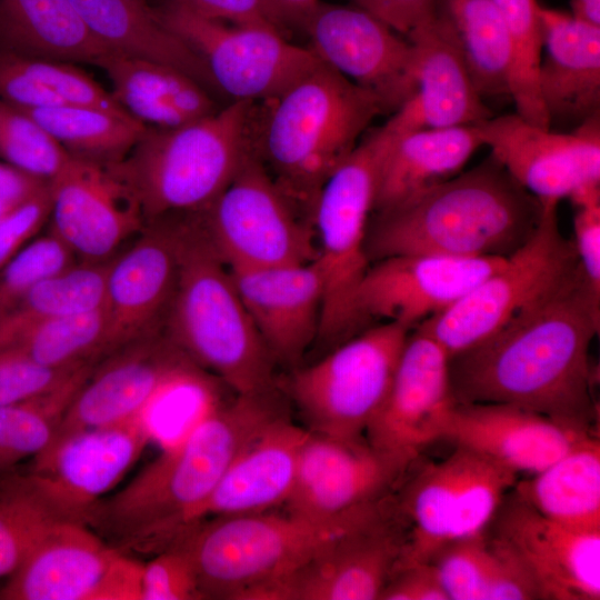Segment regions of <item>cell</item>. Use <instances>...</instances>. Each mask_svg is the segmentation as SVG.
<instances>
[{"instance_id":"f35d334b","label":"cell","mask_w":600,"mask_h":600,"mask_svg":"<svg viewBox=\"0 0 600 600\" xmlns=\"http://www.w3.org/2000/svg\"><path fill=\"white\" fill-rule=\"evenodd\" d=\"M0 347L52 368L96 364L109 354L107 309L29 322L2 339Z\"/></svg>"},{"instance_id":"ee69618b","label":"cell","mask_w":600,"mask_h":600,"mask_svg":"<svg viewBox=\"0 0 600 600\" xmlns=\"http://www.w3.org/2000/svg\"><path fill=\"white\" fill-rule=\"evenodd\" d=\"M70 154L36 120L0 100V159L20 171L50 181Z\"/></svg>"},{"instance_id":"3957f363","label":"cell","mask_w":600,"mask_h":600,"mask_svg":"<svg viewBox=\"0 0 600 600\" xmlns=\"http://www.w3.org/2000/svg\"><path fill=\"white\" fill-rule=\"evenodd\" d=\"M540 201L492 154L412 199L372 212L366 234L370 262L398 254L507 258L534 233Z\"/></svg>"},{"instance_id":"681fc988","label":"cell","mask_w":600,"mask_h":600,"mask_svg":"<svg viewBox=\"0 0 600 600\" xmlns=\"http://www.w3.org/2000/svg\"><path fill=\"white\" fill-rule=\"evenodd\" d=\"M49 184L0 219V269L16 256L49 220Z\"/></svg>"},{"instance_id":"52a82bcc","label":"cell","mask_w":600,"mask_h":600,"mask_svg":"<svg viewBox=\"0 0 600 600\" xmlns=\"http://www.w3.org/2000/svg\"><path fill=\"white\" fill-rule=\"evenodd\" d=\"M388 499L329 520L286 509L212 517L190 527L176 541L193 559L203 599L252 600L323 546L372 517Z\"/></svg>"},{"instance_id":"7c38bea8","label":"cell","mask_w":600,"mask_h":600,"mask_svg":"<svg viewBox=\"0 0 600 600\" xmlns=\"http://www.w3.org/2000/svg\"><path fill=\"white\" fill-rule=\"evenodd\" d=\"M153 10L201 58L216 89L232 101L273 100L322 63L310 47L290 42L276 28L203 18L166 0Z\"/></svg>"},{"instance_id":"4dcf8cb0","label":"cell","mask_w":600,"mask_h":600,"mask_svg":"<svg viewBox=\"0 0 600 600\" xmlns=\"http://www.w3.org/2000/svg\"><path fill=\"white\" fill-rule=\"evenodd\" d=\"M482 146L476 124L423 128L398 137L380 162L372 212L397 207L457 176Z\"/></svg>"},{"instance_id":"ffe728a7","label":"cell","mask_w":600,"mask_h":600,"mask_svg":"<svg viewBox=\"0 0 600 600\" xmlns=\"http://www.w3.org/2000/svg\"><path fill=\"white\" fill-rule=\"evenodd\" d=\"M476 126L483 146L490 147L491 154L542 206L600 188L599 116L572 133L542 129L517 113L491 117Z\"/></svg>"},{"instance_id":"ba28073f","label":"cell","mask_w":600,"mask_h":600,"mask_svg":"<svg viewBox=\"0 0 600 600\" xmlns=\"http://www.w3.org/2000/svg\"><path fill=\"white\" fill-rule=\"evenodd\" d=\"M401 134L389 120L367 133L318 196L312 214L313 262L322 281V304L316 343L328 350L364 329L357 297L371 264L366 252L367 227L380 162Z\"/></svg>"},{"instance_id":"4fadbf2b","label":"cell","mask_w":600,"mask_h":600,"mask_svg":"<svg viewBox=\"0 0 600 600\" xmlns=\"http://www.w3.org/2000/svg\"><path fill=\"white\" fill-rule=\"evenodd\" d=\"M200 213L228 267L303 264L317 257L312 222L278 188L257 152Z\"/></svg>"},{"instance_id":"d6a6232c","label":"cell","mask_w":600,"mask_h":600,"mask_svg":"<svg viewBox=\"0 0 600 600\" xmlns=\"http://www.w3.org/2000/svg\"><path fill=\"white\" fill-rule=\"evenodd\" d=\"M90 32L109 50L174 67L217 90L201 60L168 30L148 0H70Z\"/></svg>"},{"instance_id":"6f0895ef","label":"cell","mask_w":600,"mask_h":600,"mask_svg":"<svg viewBox=\"0 0 600 600\" xmlns=\"http://www.w3.org/2000/svg\"><path fill=\"white\" fill-rule=\"evenodd\" d=\"M319 0H268L270 10L279 27L301 24L308 11Z\"/></svg>"},{"instance_id":"30bf717a","label":"cell","mask_w":600,"mask_h":600,"mask_svg":"<svg viewBox=\"0 0 600 600\" xmlns=\"http://www.w3.org/2000/svg\"><path fill=\"white\" fill-rule=\"evenodd\" d=\"M517 476L459 444L419 468L394 498L408 539L400 567L428 562L446 544L484 532Z\"/></svg>"},{"instance_id":"11a10c76","label":"cell","mask_w":600,"mask_h":600,"mask_svg":"<svg viewBox=\"0 0 600 600\" xmlns=\"http://www.w3.org/2000/svg\"><path fill=\"white\" fill-rule=\"evenodd\" d=\"M398 33L407 37L414 28L432 18L438 0H351Z\"/></svg>"},{"instance_id":"9f6ffc18","label":"cell","mask_w":600,"mask_h":600,"mask_svg":"<svg viewBox=\"0 0 600 600\" xmlns=\"http://www.w3.org/2000/svg\"><path fill=\"white\" fill-rule=\"evenodd\" d=\"M49 184L0 161V200L19 204Z\"/></svg>"},{"instance_id":"7bdbcfd3","label":"cell","mask_w":600,"mask_h":600,"mask_svg":"<svg viewBox=\"0 0 600 600\" xmlns=\"http://www.w3.org/2000/svg\"><path fill=\"white\" fill-rule=\"evenodd\" d=\"M60 521L26 473H0V577L10 576Z\"/></svg>"},{"instance_id":"2e32d148","label":"cell","mask_w":600,"mask_h":600,"mask_svg":"<svg viewBox=\"0 0 600 600\" xmlns=\"http://www.w3.org/2000/svg\"><path fill=\"white\" fill-rule=\"evenodd\" d=\"M300 27L320 60L373 94L394 113L417 90L410 40L357 6L318 1Z\"/></svg>"},{"instance_id":"ac0fdd59","label":"cell","mask_w":600,"mask_h":600,"mask_svg":"<svg viewBox=\"0 0 600 600\" xmlns=\"http://www.w3.org/2000/svg\"><path fill=\"white\" fill-rule=\"evenodd\" d=\"M50 231L79 261L106 262L146 226L140 202L117 163L70 157L49 181Z\"/></svg>"},{"instance_id":"d6986e66","label":"cell","mask_w":600,"mask_h":600,"mask_svg":"<svg viewBox=\"0 0 600 600\" xmlns=\"http://www.w3.org/2000/svg\"><path fill=\"white\" fill-rule=\"evenodd\" d=\"M453 403L448 353L436 340L412 329L366 439L409 471L428 446L443 439Z\"/></svg>"},{"instance_id":"9c48e42d","label":"cell","mask_w":600,"mask_h":600,"mask_svg":"<svg viewBox=\"0 0 600 600\" xmlns=\"http://www.w3.org/2000/svg\"><path fill=\"white\" fill-rule=\"evenodd\" d=\"M410 331L396 322L371 324L316 362L296 367L287 391L306 429L341 439L366 438Z\"/></svg>"},{"instance_id":"f6af8a7d","label":"cell","mask_w":600,"mask_h":600,"mask_svg":"<svg viewBox=\"0 0 600 600\" xmlns=\"http://www.w3.org/2000/svg\"><path fill=\"white\" fill-rule=\"evenodd\" d=\"M74 262L72 251L52 231L29 241L0 269V317L39 282Z\"/></svg>"},{"instance_id":"74e56055","label":"cell","mask_w":600,"mask_h":600,"mask_svg":"<svg viewBox=\"0 0 600 600\" xmlns=\"http://www.w3.org/2000/svg\"><path fill=\"white\" fill-rule=\"evenodd\" d=\"M18 109L36 120L71 157L100 163L122 161L147 128L132 116L93 107L60 104Z\"/></svg>"},{"instance_id":"e0dca14e","label":"cell","mask_w":600,"mask_h":600,"mask_svg":"<svg viewBox=\"0 0 600 600\" xmlns=\"http://www.w3.org/2000/svg\"><path fill=\"white\" fill-rule=\"evenodd\" d=\"M152 440L143 412L126 421L71 433L32 458L26 473L62 520L82 523Z\"/></svg>"},{"instance_id":"836d02e7","label":"cell","mask_w":600,"mask_h":600,"mask_svg":"<svg viewBox=\"0 0 600 600\" xmlns=\"http://www.w3.org/2000/svg\"><path fill=\"white\" fill-rule=\"evenodd\" d=\"M0 51L94 64L110 50L90 32L70 0H0Z\"/></svg>"},{"instance_id":"f5cc1de1","label":"cell","mask_w":600,"mask_h":600,"mask_svg":"<svg viewBox=\"0 0 600 600\" xmlns=\"http://www.w3.org/2000/svg\"><path fill=\"white\" fill-rule=\"evenodd\" d=\"M379 600H449L431 562L400 567L383 589Z\"/></svg>"},{"instance_id":"7dc6e473","label":"cell","mask_w":600,"mask_h":600,"mask_svg":"<svg viewBox=\"0 0 600 600\" xmlns=\"http://www.w3.org/2000/svg\"><path fill=\"white\" fill-rule=\"evenodd\" d=\"M19 58L23 68L66 104L93 107L120 116H131L112 93L70 62Z\"/></svg>"},{"instance_id":"7402d4cb","label":"cell","mask_w":600,"mask_h":600,"mask_svg":"<svg viewBox=\"0 0 600 600\" xmlns=\"http://www.w3.org/2000/svg\"><path fill=\"white\" fill-rule=\"evenodd\" d=\"M487 530L516 552L543 600L600 599V530L556 522L524 502L513 489Z\"/></svg>"},{"instance_id":"c3c4849f","label":"cell","mask_w":600,"mask_h":600,"mask_svg":"<svg viewBox=\"0 0 600 600\" xmlns=\"http://www.w3.org/2000/svg\"><path fill=\"white\" fill-rule=\"evenodd\" d=\"M82 367H47L13 348L0 347V406L46 393Z\"/></svg>"},{"instance_id":"277c9868","label":"cell","mask_w":600,"mask_h":600,"mask_svg":"<svg viewBox=\"0 0 600 600\" xmlns=\"http://www.w3.org/2000/svg\"><path fill=\"white\" fill-rule=\"evenodd\" d=\"M163 218L171 226L178 253L177 284L164 332L233 393L276 390V361L210 240L200 211Z\"/></svg>"},{"instance_id":"bcb514c9","label":"cell","mask_w":600,"mask_h":600,"mask_svg":"<svg viewBox=\"0 0 600 600\" xmlns=\"http://www.w3.org/2000/svg\"><path fill=\"white\" fill-rule=\"evenodd\" d=\"M203 599L193 559L179 541L162 549L143 564L140 600Z\"/></svg>"},{"instance_id":"8d00e7d4","label":"cell","mask_w":600,"mask_h":600,"mask_svg":"<svg viewBox=\"0 0 600 600\" xmlns=\"http://www.w3.org/2000/svg\"><path fill=\"white\" fill-rule=\"evenodd\" d=\"M437 14L450 29L479 94H509L511 43L492 0H438Z\"/></svg>"},{"instance_id":"8992f818","label":"cell","mask_w":600,"mask_h":600,"mask_svg":"<svg viewBox=\"0 0 600 600\" xmlns=\"http://www.w3.org/2000/svg\"><path fill=\"white\" fill-rule=\"evenodd\" d=\"M259 118L260 102L239 100L182 126H147L118 162L146 223L208 208L257 152Z\"/></svg>"},{"instance_id":"d590c367","label":"cell","mask_w":600,"mask_h":600,"mask_svg":"<svg viewBox=\"0 0 600 600\" xmlns=\"http://www.w3.org/2000/svg\"><path fill=\"white\" fill-rule=\"evenodd\" d=\"M429 562L449 600H524L532 591L518 556L488 530L446 544Z\"/></svg>"},{"instance_id":"f546056e","label":"cell","mask_w":600,"mask_h":600,"mask_svg":"<svg viewBox=\"0 0 600 600\" xmlns=\"http://www.w3.org/2000/svg\"><path fill=\"white\" fill-rule=\"evenodd\" d=\"M407 38L416 53L417 90L412 98L423 128L474 126L491 118L450 29L437 12Z\"/></svg>"},{"instance_id":"e575fe53","label":"cell","mask_w":600,"mask_h":600,"mask_svg":"<svg viewBox=\"0 0 600 600\" xmlns=\"http://www.w3.org/2000/svg\"><path fill=\"white\" fill-rule=\"evenodd\" d=\"M513 491L556 522L580 530H600L599 434L582 438L531 479L517 481Z\"/></svg>"},{"instance_id":"f907efd6","label":"cell","mask_w":600,"mask_h":600,"mask_svg":"<svg viewBox=\"0 0 600 600\" xmlns=\"http://www.w3.org/2000/svg\"><path fill=\"white\" fill-rule=\"evenodd\" d=\"M0 100L17 108L66 104L23 68L19 56L4 51H0Z\"/></svg>"},{"instance_id":"7a4b0ae2","label":"cell","mask_w":600,"mask_h":600,"mask_svg":"<svg viewBox=\"0 0 600 600\" xmlns=\"http://www.w3.org/2000/svg\"><path fill=\"white\" fill-rule=\"evenodd\" d=\"M286 413L278 390L234 394L164 447L124 488L102 498L86 526L123 552L161 551L199 521L202 507L248 441Z\"/></svg>"},{"instance_id":"db71d44e","label":"cell","mask_w":600,"mask_h":600,"mask_svg":"<svg viewBox=\"0 0 600 600\" xmlns=\"http://www.w3.org/2000/svg\"><path fill=\"white\" fill-rule=\"evenodd\" d=\"M574 248L589 286L600 296V203L576 208Z\"/></svg>"},{"instance_id":"5bb4252c","label":"cell","mask_w":600,"mask_h":600,"mask_svg":"<svg viewBox=\"0 0 600 600\" xmlns=\"http://www.w3.org/2000/svg\"><path fill=\"white\" fill-rule=\"evenodd\" d=\"M143 564L89 527L60 521L0 589L1 600H140Z\"/></svg>"},{"instance_id":"b9f144b4","label":"cell","mask_w":600,"mask_h":600,"mask_svg":"<svg viewBox=\"0 0 600 600\" xmlns=\"http://www.w3.org/2000/svg\"><path fill=\"white\" fill-rule=\"evenodd\" d=\"M506 24L511 43L509 93L516 113L526 121L550 128L538 89V70L543 48L541 6L537 0H492Z\"/></svg>"},{"instance_id":"484cf974","label":"cell","mask_w":600,"mask_h":600,"mask_svg":"<svg viewBox=\"0 0 600 600\" xmlns=\"http://www.w3.org/2000/svg\"><path fill=\"white\" fill-rule=\"evenodd\" d=\"M228 268L273 360L296 367L319 333L322 281L316 263Z\"/></svg>"},{"instance_id":"44dd1931","label":"cell","mask_w":600,"mask_h":600,"mask_svg":"<svg viewBox=\"0 0 600 600\" xmlns=\"http://www.w3.org/2000/svg\"><path fill=\"white\" fill-rule=\"evenodd\" d=\"M506 259L398 254L371 262L357 297L361 323L366 329L383 320L412 330L459 301Z\"/></svg>"},{"instance_id":"816d5d0a","label":"cell","mask_w":600,"mask_h":600,"mask_svg":"<svg viewBox=\"0 0 600 600\" xmlns=\"http://www.w3.org/2000/svg\"><path fill=\"white\" fill-rule=\"evenodd\" d=\"M203 18L237 26H264L284 33L272 16L268 0H166Z\"/></svg>"},{"instance_id":"60d3db41","label":"cell","mask_w":600,"mask_h":600,"mask_svg":"<svg viewBox=\"0 0 600 600\" xmlns=\"http://www.w3.org/2000/svg\"><path fill=\"white\" fill-rule=\"evenodd\" d=\"M94 364L78 369L54 389L37 397L0 406V473L34 458L52 441L73 397Z\"/></svg>"},{"instance_id":"680465c9","label":"cell","mask_w":600,"mask_h":600,"mask_svg":"<svg viewBox=\"0 0 600 600\" xmlns=\"http://www.w3.org/2000/svg\"><path fill=\"white\" fill-rule=\"evenodd\" d=\"M572 16L600 27V0H571Z\"/></svg>"},{"instance_id":"cb8c5ba5","label":"cell","mask_w":600,"mask_h":600,"mask_svg":"<svg viewBox=\"0 0 600 600\" xmlns=\"http://www.w3.org/2000/svg\"><path fill=\"white\" fill-rule=\"evenodd\" d=\"M177 278L178 253L170 223L164 218L147 222L133 242L109 261V354L164 329Z\"/></svg>"},{"instance_id":"1f68e13d","label":"cell","mask_w":600,"mask_h":600,"mask_svg":"<svg viewBox=\"0 0 600 600\" xmlns=\"http://www.w3.org/2000/svg\"><path fill=\"white\" fill-rule=\"evenodd\" d=\"M94 64L111 80L113 98L146 126L178 127L221 109L207 88L174 67L112 50Z\"/></svg>"},{"instance_id":"f1b7e54d","label":"cell","mask_w":600,"mask_h":600,"mask_svg":"<svg viewBox=\"0 0 600 600\" xmlns=\"http://www.w3.org/2000/svg\"><path fill=\"white\" fill-rule=\"evenodd\" d=\"M543 48L538 89L550 121L578 123L599 116L600 27L540 8Z\"/></svg>"},{"instance_id":"5b68a950","label":"cell","mask_w":600,"mask_h":600,"mask_svg":"<svg viewBox=\"0 0 600 600\" xmlns=\"http://www.w3.org/2000/svg\"><path fill=\"white\" fill-rule=\"evenodd\" d=\"M381 113L373 94L322 62L278 98L261 102L257 156L312 222L322 187Z\"/></svg>"},{"instance_id":"91938a15","label":"cell","mask_w":600,"mask_h":600,"mask_svg":"<svg viewBox=\"0 0 600 600\" xmlns=\"http://www.w3.org/2000/svg\"><path fill=\"white\" fill-rule=\"evenodd\" d=\"M18 204L0 200V219L6 216L10 210H12Z\"/></svg>"},{"instance_id":"8fae6325","label":"cell","mask_w":600,"mask_h":600,"mask_svg":"<svg viewBox=\"0 0 600 600\" xmlns=\"http://www.w3.org/2000/svg\"><path fill=\"white\" fill-rule=\"evenodd\" d=\"M542 208L534 233L497 271L414 328L436 340L449 358L493 334L580 264L573 240L560 230L558 204Z\"/></svg>"},{"instance_id":"4316f807","label":"cell","mask_w":600,"mask_h":600,"mask_svg":"<svg viewBox=\"0 0 600 600\" xmlns=\"http://www.w3.org/2000/svg\"><path fill=\"white\" fill-rule=\"evenodd\" d=\"M599 434L520 407L454 402L443 439L513 471L536 474L579 440Z\"/></svg>"},{"instance_id":"83f0119b","label":"cell","mask_w":600,"mask_h":600,"mask_svg":"<svg viewBox=\"0 0 600 600\" xmlns=\"http://www.w3.org/2000/svg\"><path fill=\"white\" fill-rule=\"evenodd\" d=\"M308 436L309 430L294 424L287 413L266 424L234 458L202 507L199 521L283 507Z\"/></svg>"},{"instance_id":"6da1fadb","label":"cell","mask_w":600,"mask_h":600,"mask_svg":"<svg viewBox=\"0 0 600 600\" xmlns=\"http://www.w3.org/2000/svg\"><path fill=\"white\" fill-rule=\"evenodd\" d=\"M600 296L580 264L554 289L493 334L449 358L459 403H503L599 433L590 347Z\"/></svg>"},{"instance_id":"9a60e30c","label":"cell","mask_w":600,"mask_h":600,"mask_svg":"<svg viewBox=\"0 0 600 600\" xmlns=\"http://www.w3.org/2000/svg\"><path fill=\"white\" fill-rule=\"evenodd\" d=\"M390 497L372 517L333 539L253 600H379L407 551Z\"/></svg>"},{"instance_id":"603a6c76","label":"cell","mask_w":600,"mask_h":600,"mask_svg":"<svg viewBox=\"0 0 600 600\" xmlns=\"http://www.w3.org/2000/svg\"><path fill=\"white\" fill-rule=\"evenodd\" d=\"M407 472L366 438L341 439L309 431L283 507L314 520L333 519L391 496Z\"/></svg>"},{"instance_id":"ab89813d","label":"cell","mask_w":600,"mask_h":600,"mask_svg":"<svg viewBox=\"0 0 600 600\" xmlns=\"http://www.w3.org/2000/svg\"><path fill=\"white\" fill-rule=\"evenodd\" d=\"M109 261H80L34 286L0 317V341L37 320L82 314L106 308Z\"/></svg>"},{"instance_id":"d4e9b609","label":"cell","mask_w":600,"mask_h":600,"mask_svg":"<svg viewBox=\"0 0 600 600\" xmlns=\"http://www.w3.org/2000/svg\"><path fill=\"white\" fill-rule=\"evenodd\" d=\"M186 357L164 329L104 357L93 366L73 397L51 443L71 433L119 423L143 412L169 373Z\"/></svg>"}]
</instances>
